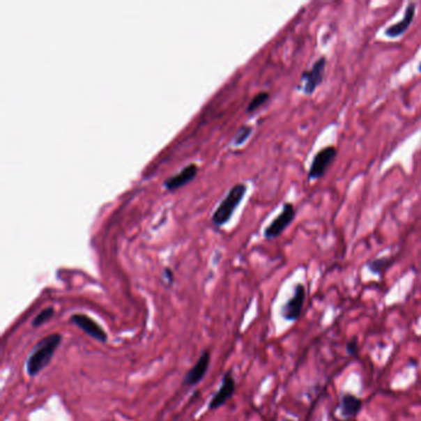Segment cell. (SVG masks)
Instances as JSON below:
<instances>
[{
  "label": "cell",
  "mask_w": 421,
  "mask_h": 421,
  "mask_svg": "<svg viewBox=\"0 0 421 421\" xmlns=\"http://www.w3.org/2000/svg\"><path fill=\"white\" fill-rule=\"evenodd\" d=\"M61 341H62L61 334H51L43 337V340L38 341V345L35 346L33 350V353L27 358L26 371L30 377L38 376V373L43 372V368L49 366L54 352L61 345Z\"/></svg>",
  "instance_id": "cell-1"
},
{
  "label": "cell",
  "mask_w": 421,
  "mask_h": 421,
  "mask_svg": "<svg viewBox=\"0 0 421 421\" xmlns=\"http://www.w3.org/2000/svg\"><path fill=\"white\" fill-rule=\"evenodd\" d=\"M246 190H247V187L245 184L238 183L235 184L231 190L227 192L225 198L220 201V204L217 206L215 211L213 213V216H211V220L215 225H222L231 217L236 206L243 200Z\"/></svg>",
  "instance_id": "cell-2"
},
{
  "label": "cell",
  "mask_w": 421,
  "mask_h": 421,
  "mask_svg": "<svg viewBox=\"0 0 421 421\" xmlns=\"http://www.w3.org/2000/svg\"><path fill=\"white\" fill-rule=\"evenodd\" d=\"M336 155H337V150L334 146L325 147L321 151H319L314 156L313 162H312V166L309 169L308 178L312 181V179H319L324 177V174L328 171V168L330 167V164L334 162Z\"/></svg>",
  "instance_id": "cell-3"
},
{
  "label": "cell",
  "mask_w": 421,
  "mask_h": 421,
  "mask_svg": "<svg viewBox=\"0 0 421 421\" xmlns=\"http://www.w3.org/2000/svg\"><path fill=\"white\" fill-rule=\"evenodd\" d=\"M325 68H326V59L325 57H320L313 67L309 70L303 72L302 78L300 81L304 82V88L303 91L307 94V95H312L314 92L316 91L324 79Z\"/></svg>",
  "instance_id": "cell-4"
},
{
  "label": "cell",
  "mask_w": 421,
  "mask_h": 421,
  "mask_svg": "<svg viewBox=\"0 0 421 421\" xmlns=\"http://www.w3.org/2000/svg\"><path fill=\"white\" fill-rule=\"evenodd\" d=\"M305 298H307L305 286L300 284V283H298L297 286H294L293 297L282 308L283 318L288 320V321H296V320L300 318Z\"/></svg>",
  "instance_id": "cell-5"
},
{
  "label": "cell",
  "mask_w": 421,
  "mask_h": 421,
  "mask_svg": "<svg viewBox=\"0 0 421 421\" xmlns=\"http://www.w3.org/2000/svg\"><path fill=\"white\" fill-rule=\"evenodd\" d=\"M296 217V208L292 203H286L283 206V210L281 214L275 217L273 222H270L268 227H266L265 238H275L280 236L282 232L286 230V227L291 225V222Z\"/></svg>",
  "instance_id": "cell-6"
},
{
  "label": "cell",
  "mask_w": 421,
  "mask_h": 421,
  "mask_svg": "<svg viewBox=\"0 0 421 421\" xmlns=\"http://www.w3.org/2000/svg\"><path fill=\"white\" fill-rule=\"evenodd\" d=\"M70 323L83 330L86 335L91 336L94 340L105 342L108 340V334L104 331L100 325L97 324L92 318L84 314H75L70 316Z\"/></svg>",
  "instance_id": "cell-7"
},
{
  "label": "cell",
  "mask_w": 421,
  "mask_h": 421,
  "mask_svg": "<svg viewBox=\"0 0 421 421\" xmlns=\"http://www.w3.org/2000/svg\"><path fill=\"white\" fill-rule=\"evenodd\" d=\"M235 389H236V383H235V379L232 377V373L227 372L222 378L220 388L216 392V395L213 397V399L210 400L209 409L215 411V409L222 408V405L227 404L232 395H235Z\"/></svg>",
  "instance_id": "cell-8"
},
{
  "label": "cell",
  "mask_w": 421,
  "mask_h": 421,
  "mask_svg": "<svg viewBox=\"0 0 421 421\" xmlns=\"http://www.w3.org/2000/svg\"><path fill=\"white\" fill-rule=\"evenodd\" d=\"M210 358V351L206 350L203 352L194 366L192 367L190 372L187 373V376L184 378V384L195 385V384L199 383L200 381L206 377V372L209 369Z\"/></svg>",
  "instance_id": "cell-9"
},
{
  "label": "cell",
  "mask_w": 421,
  "mask_h": 421,
  "mask_svg": "<svg viewBox=\"0 0 421 421\" xmlns=\"http://www.w3.org/2000/svg\"><path fill=\"white\" fill-rule=\"evenodd\" d=\"M415 3H409V4L406 6V9H405L403 20H400L399 22H397V24L392 25V26L387 27L384 33H385L388 38H399V36H401V35L411 27V22H413L414 17H415Z\"/></svg>",
  "instance_id": "cell-10"
},
{
  "label": "cell",
  "mask_w": 421,
  "mask_h": 421,
  "mask_svg": "<svg viewBox=\"0 0 421 421\" xmlns=\"http://www.w3.org/2000/svg\"><path fill=\"white\" fill-rule=\"evenodd\" d=\"M197 173H198V167L193 163L188 164V166L183 167L181 172L174 174L171 178H168L164 182V188L168 190H178L182 185L188 183L190 181L194 178Z\"/></svg>",
  "instance_id": "cell-11"
},
{
  "label": "cell",
  "mask_w": 421,
  "mask_h": 421,
  "mask_svg": "<svg viewBox=\"0 0 421 421\" xmlns=\"http://www.w3.org/2000/svg\"><path fill=\"white\" fill-rule=\"evenodd\" d=\"M362 400L356 395L346 393L341 397V415L344 418H355L360 414L362 409Z\"/></svg>",
  "instance_id": "cell-12"
},
{
  "label": "cell",
  "mask_w": 421,
  "mask_h": 421,
  "mask_svg": "<svg viewBox=\"0 0 421 421\" xmlns=\"http://www.w3.org/2000/svg\"><path fill=\"white\" fill-rule=\"evenodd\" d=\"M392 265V259L389 257H382V259H374L368 262V268L374 273V275H382L385 270H388Z\"/></svg>",
  "instance_id": "cell-13"
},
{
  "label": "cell",
  "mask_w": 421,
  "mask_h": 421,
  "mask_svg": "<svg viewBox=\"0 0 421 421\" xmlns=\"http://www.w3.org/2000/svg\"><path fill=\"white\" fill-rule=\"evenodd\" d=\"M54 316V309L52 307L49 308L43 309V312L33 318V328H38V326H43V324H46L47 321H49Z\"/></svg>",
  "instance_id": "cell-14"
},
{
  "label": "cell",
  "mask_w": 421,
  "mask_h": 421,
  "mask_svg": "<svg viewBox=\"0 0 421 421\" xmlns=\"http://www.w3.org/2000/svg\"><path fill=\"white\" fill-rule=\"evenodd\" d=\"M268 98H270V93L268 92H259V94H256V95L251 99L249 105H247V112H249V113L254 112V110L259 109L261 105H263V104L268 100Z\"/></svg>",
  "instance_id": "cell-15"
},
{
  "label": "cell",
  "mask_w": 421,
  "mask_h": 421,
  "mask_svg": "<svg viewBox=\"0 0 421 421\" xmlns=\"http://www.w3.org/2000/svg\"><path fill=\"white\" fill-rule=\"evenodd\" d=\"M251 134H252L251 126H243L234 137V145H243V142L249 139Z\"/></svg>",
  "instance_id": "cell-16"
},
{
  "label": "cell",
  "mask_w": 421,
  "mask_h": 421,
  "mask_svg": "<svg viewBox=\"0 0 421 421\" xmlns=\"http://www.w3.org/2000/svg\"><path fill=\"white\" fill-rule=\"evenodd\" d=\"M346 351H347V353H349L350 356H358L360 346H358V342H357L356 339H352V340L347 342V345H346Z\"/></svg>",
  "instance_id": "cell-17"
},
{
  "label": "cell",
  "mask_w": 421,
  "mask_h": 421,
  "mask_svg": "<svg viewBox=\"0 0 421 421\" xmlns=\"http://www.w3.org/2000/svg\"><path fill=\"white\" fill-rule=\"evenodd\" d=\"M164 275H166V277H167L168 280H169V282L173 281L172 270H164Z\"/></svg>",
  "instance_id": "cell-18"
},
{
  "label": "cell",
  "mask_w": 421,
  "mask_h": 421,
  "mask_svg": "<svg viewBox=\"0 0 421 421\" xmlns=\"http://www.w3.org/2000/svg\"><path fill=\"white\" fill-rule=\"evenodd\" d=\"M283 421H293V420H289V419H284V420Z\"/></svg>",
  "instance_id": "cell-19"
},
{
  "label": "cell",
  "mask_w": 421,
  "mask_h": 421,
  "mask_svg": "<svg viewBox=\"0 0 421 421\" xmlns=\"http://www.w3.org/2000/svg\"><path fill=\"white\" fill-rule=\"evenodd\" d=\"M419 70H420V72H421V63H420V66H419Z\"/></svg>",
  "instance_id": "cell-20"
}]
</instances>
